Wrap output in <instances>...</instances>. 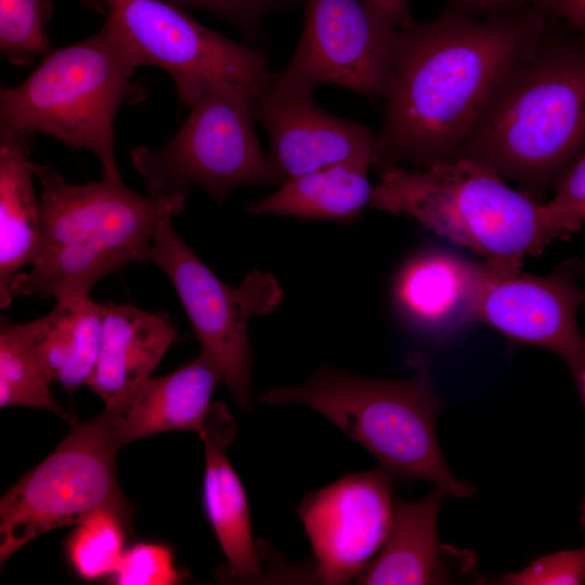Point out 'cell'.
I'll use <instances>...</instances> for the list:
<instances>
[{
  "label": "cell",
  "mask_w": 585,
  "mask_h": 585,
  "mask_svg": "<svg viewBox=\"0 0 585 585\" xmlns=\"http://www.w3.org/2000/svg\"><path fill=\"white\" fill-rule=\"evenodd\" d=\"M535 5L498 16L446 9L400 29L384 119L374 138L379 167L427 168L455 159L509 69L548 26Z\"/></svg>",
  "instance_id": "obj_1"
},
{
  "label": "cell",
  "mask_w": 585,
  "mask_h": 585,
  "mask_svg": "<svg viewBox=\"0 0 585 585\" xmlns=\"http://www.w3.org/2000/svg\"><path fill=\"white\" fill-rule=\"evenodd\" d=\"M585 152V31L550 23L506 74L456 158L480 164L545 203Z\"/></svg>",
  "instance_id": "obj_2"
},
{
  "label": "cell",
  "mask_w": 585,
  "mask_h": 585,
  "mask_svg": "<svg viewBox=\"0 0 585 585\" xmlns=\"http://www.w3.org/2000/svg\"><path fill=\"white\" fill-rule=\"evenodd\" d=\"M34 172L41 185L39 252L30 271L13 278L1 309L30 295L56 302L89 297L103 277L150 260L159 223L186 202L144 196L108 178L73 184L49 165L35 162Z\"/></svg>",
  "instance_id": "obj_3"
},
{
  "label": "cell",
  "mask_w": 585,
  "mask_h": 585,
  "mask_svg": "<svg viewBox=\"0 0 585 585\" xmlns=\"http://www.w3.org/2000/svg\"><path fill=\"white\" fill-rule=\"evenodd\" d=\"M369 208L405 214L434 233L468 248L502 275L521 272L581 224L548 202L540 203L508 186L493 170L456 158L427 168H381Z\"/></svg>",
  "instance_id": "obj_4"
},
{
  "label": "cell",
  "mask_w": 585,
  "mask_h": 585,
  "mask_svg": "<svg viewBox=\"0 0 585 585\" xmlns=\"http://www.w3.org/2000/svg\"><path fill=\"white\" fill-rule=\"evenodd\" d=\"M407 379L366 378L322 365L306 382L275 387L268 405L302 404L363 445L392 478L426 480L445 495L465 498L473 484L455 477L443 457L437 419L445 402L437 391L429 359L414 356Z\"/></svg>",
  "instance_id": "obj_5"
},
{
  "label": "cell",
  "mask_w": 585,
  "mask_h": 585,
  "mask_svg": "<svg viewBox=\"0 0 585 585\" xmlns=\"http://www.w3.org/2000/svg\"><path fill=\"white\" fill-rule=\"evenodd\" d=\"M142 63L117 23L49 52L20 84L0 91V129H24L92 152L103 178L122 180L114 155V119L133 93Z\"/></svg>",
  "instance_id": "obj_6"
},
{
  "label": "cell",
  "mask_w": 585,
  "mask_h": 585,
  "mask_svg": "<svg viewBox=\"0 0 585 585\" xmlns=\"http://www.w3.org/2000/svg\"><path fill=\"white\" fill-rule=\"evenodd\" d=\"M255 96L240 84H214L160 150L134 147L131 161L147 193L187 198L195 183L221 205L242 185H282L255 131Z\"/></svg>",
  "instance_id": "obj_7"
},
{
  "label": "cell",
  "mask_w": 585,
  "mask_h": 585,
  "mask_svg": "<svg viewBox=\"0 0 585 585\" xmlns=\"http://www.w3.org/2000/svg\"><path fill=\"white\" fill-rule=\"evenodd\" d=\"M121 446L114 408L74 424L56 448L2 495L1 562L39 535L78 524L96 510L129 519L115 465Z\"/></svg>",
  "instance_id": "obj_8"
},
{
  "label": "cell",
  "mask_w": 585,
  "mask_h": 585,
  "mask_svg": "<svg viewBox=\"0 0 585 585\" xmlns=\"http://www.w3.org/2000/svg\"><path fill=\"white\" fill-rule=\"evenodd\" d=\"M150 260L172 283L196 338L217 366L236 403L251 407V349L248 322L282 300L274 277L252 271L237 287L223 283L177 233L172 217L155 231Z\"/></svg>",
  "instance_id": "obj_9"
},
{
  "label": "cell",
  "mask_w": 585,
  "mask_h": 585,
  "mask_svg": "<svg viewBox=\"0 0 585 585\" xmlns=\"http://www.w3.org/2000/svg\"><path fill=\"white\" fill-rule=\"evenodd\" d=\"M101 2L142 66H155L170 75L185 107L214 84H240L258 95L275 77L263 51L232 41L165 0Z\"/></svg>",
  "instance_id": "obj_10"
},
{
  "label": "cell",
  "mask_w": 585,
  "mask_h": 585,
  "mask_svg": "<svg viewBox=\"0 0 585 585\" xmlns=\"http://www.w3.org/2000/svg\"><path fill=\"white\" fill-rule=\"evenodd\" d=\"M298 44L281 78L386 98L399 28L363 0H304Z\"/></svg>",
  "instance_id": "obj_11"
},
{
  "label": "cell",
  "mask_w": 585,
  "mask_h": 585,
  "mask_svg": "<svg viewBox=\"0 0 585 585\" xmlns=\"http://www.w3.org/2000/svg\"><path fill=\"white\" fill-rule=\"evenodd\" d=\"M392 485V477L377 467L344 474L301 500L297 512L317 581L348 584L377 555L391 528Z\"/></svg>",
  "instance_id": "obj_12"
},
{
  "label": "cell",
  "mask_w": 585,
  "mask_h": 585,
  "mask_svg": "<svg viewBox=\"0 0 585 585\" xmlns=\"http://www.w3.org/2000/svg\"><path fill=\"white\" fill-rule=\"evenodd\" d=\"M494 271V270H493ZM580 259H570L547 275L493 272L479 303L477 322L514 344L536 346L559 355L575 382L585 368V337L576 314L585 303Z\"/></svg>",
  "instance_id": "obj_13"
},
{
  "label": "cell",
  "mask_w": 585,
  "mask_h": 585,
  "mask_svg": "<svg viewBox=\"0 0 585 585\" xmlns=\"http://www.w3.org/2000/svg\"><path fill=\"white\" fill-rule=\"evenodd\" d=\"M312 90L311 84L275 74L271 86L251 102L256 121L269 134L268 157L282 184L346 161L379 166L375 133L364 125L321 108Z\"/></svg>",
  "instance_id": "obj_14"
},
{
  "label": "cell",
  "mask_w": 585,
  "mask_h": 585,
  "mask_svg": "<svg viewBox=\"0 0 585 585\" xmlns=\"http://www.w3.org/2000/svg\"><path fill=\"white\" fill-rule=\"evenodd\" d=\"M493 269L445 250H418L399 270L392 297L400 316L416 333L439 341L477 322Z\"/></svg>",
  "instance_id": "obj_15"
},
{
  "label": "cell",
  "mask_w": 585,
  "mask_h": 585,
  "mask_svg": "<svg viewBox=\"0 0 585 585\" xmlns=\"http://www.w3.org/2000/svg\"><path fill=\"white\" fill-rule=\"evenodd\" d=\"M444 496V492L434 486L419 499H394L386 542L354 583L425 585L457 583L466 577L474 580L478 574L476 555L445 545L438 537V516Z\"/></svg>",
  "instance_id": "obj_16"
},
{
  "label": "cell",
  "mask_w": 585,
  "mask_h": 585,
  "mask_svg": "<svg viewBox=\"0 0 585 585\" xmlns=\"http://www.w3.org/2000/svg\"><path fill=\"white\" fill-rule=\"evenodd\" d=\"M102 341L90 387L117 411L150 380L169 347L178 340L170 317L132 304L101 303Z\"/></svg>",
  "instance_id": "obj_17"
},
{
  "label": "cell",
  "mask_w": 585,
  "mask_h": 585,
  "mask_svg": "<svg viewBox=\"0 0 585 585\" xmlns=\"http://www.w3.org/2000/svg\"><path fill=\"white\" fill-rule=\"evenodd\" d=\"M237 424L223 402L211 404L199 437L205 448L204 507L235 580H255L261 573L260 555L251 535L249 507L239 477L226 450Z\"/></svg>",
  "instance_id": "obj_18"
},
{
  "label": "cell",
  "mask_w": 585,
  "mask_h": 585,
  "mask_svg": "<svg viewBox=\"0 0 585 585\" xmlns=\"http://www.w3.org/2000/svg\"><path fill=\"white\" fill-rule=\"evenodd\" d=\"M220 381L219 369L203 352L168 375L150 378L126 407L116 410L121 445L167 431L199 434Z\"/></svg>",
  "instance_id": "obj_19"
},
{
  "label": "cell",
  "mask_w": 585,
  "mask_h": 585,
  "mask_svg": "<svg viewBox=\"0 0 585 585\" xmlns=\"http://www.w3.org/2000/svg\"><path fill=\"white\" fill-rule=\"evenodd\" d=\"M35 132L0 129V299L40 246L39 198L32 177Z\"/></svg>",
  "instance_id": "obj_20"
},
{
  "label": "cell",
  "mask_w": 585,
  "mask_h": 585,
  "mask_svg": "<svg viewBox=\"0 0 585 585\" xmlns=\"http://www.w3.org/2000/svg\"><path fill=\"white\" fill-rule=\"evenodd\" d=\"M372 166L346 161L287 180L272 194L250 204L247 211L352 223L370 206Z\"/></svg>",
  "instance_id": "obj_21"
},
{
  "label": "cell",
  "mask_w": 585,
  "mask_h": 585,
  "mask_svg": "<svg viewBox=\"0 0 585 585\" xmlns=\"http://www.w3.org/2000/svg\"><path fill=\"white\" fill-rule=\"evenodd\" d=\"M27 326L53 382L68 394L89 385L101 350V303L90 297L60 301L46 316Z\"/></svg>",
  "instance_id": "obj_22"
},
{
  "label": "cell",
  "mask_w": 585,
  "mask_h": 585,
  "mask_svg": "<svg viewBox=\"0 0 585 585\" xmlns=\"http://www.w3.org/2000/svg\"><path fill=\"white\" fill-rule=\"evenodd\" d=\"M52 377L31 340L27 323L0 320V407L42 408L72 421L53 400Z\"/></svg>",
  "instance_id": "obj_23"
},
{
  "label": "cell",
  "mask_w": 585,
  "mask_h": 585,
  "mask_svg": "<svg viewBox=\"0 0 585 585\" xmlns=\"http://www.w3.org/2000/svg\"><path fill=\"white\" fill-rule=\"evenodd\" d=\"M127 521L114 510L100 509L77 524L68 540L67 554L81 577L96 580L114 574L125 552Z\"/></svg>",
  "instance_id": "obj_24"
},
{
  "label": "cell",
  "mask_w": 585,
  "mask_h": 585,
  "mask_svg": "<svg viewBox=\"0 0 585 585\" xmlns=\"http://www.w3.org/2000/svg\"><path fill=\"white\" fill-rule=\"evenodd\" d=\"M55 0H0V53L17 67H28L49 51V22Z\"/></svg>",
  "instance_id": "obj_25"
},
{
  "label": "cell",
  "mask_w": 585,
  "mask_h": 585,
  "mask_svg": "<svg viewBox=\"0 0 585 585\" xmlns=\"http://www.w3.org/2000/svg\"><path fill=\"white\" fill-rule=\"evenodd\" d=\"M113 575L118 585H172L180 581L170 549L147 543L125 551Z\"/></svg>",
  "instance_id": "obj_26"
},
{
  "label": "cell",
  "mask_w": 585,
  "mask_h": 585,
  "mask_svg": "<svg viewBox=\"0 0 585 585\" xmlns=\"http://www.w3.org/2000/svg\"><path fill=\"white\" fill-rule=\"evenodd\" d=\"M502 585L585 584V546L537 558L524 569L496 578Z\"/></svg>",
  "instance_id": "obj_27"
},
{
  "label": "cell",
  "mask_w": 585,
  "mask_h": 585,
  "mask_svg": "<svg viewBox=\"0 0 585 585\" xmlns=\"http://www.w3.org/2000/svg\"><path fill=\"white\" fill-rule=\"evenodd\" d=\"M178 8L206 10L239 27L248 37H257L263 18L271 12L286 9L295 0H165Z\"/></svg>",
  "instance_id": "obj_28"
},
{
  "label": "cell",
  "mask_w": 585,
  "mask_h": 585,
  "mask_svg": "<svg viewBox=\"0 0 585 585\" xmlns=\"http://www.w3.org/2000/svg\"><path fill=\"white\" fill-rule=\"evenodd\" d=\"M548 203L585 224V152L559 179Z\"/></svg>",
  "instance_id": "obj_29"
},
{
  "label": "cell",
  "mask_w": 585,
  "mask_h": 585,
  "mask_svg": "<svg viewBox=\"0 0 585 585\" xmlns=\"http://www.w3.org/2000/svg\"><path fill=\"white\" fill-rule=\"evenodd\" d=\"M537 8L548 18L563 21L570 28L585 31V0H543Z\"/></svg>",
  "instance_id": "obj_30"
},
{
  "label": "cell",
  "mask_w": 585,
  "mask_h": 585,
  "mask_svg": "<svg viewBox=\"0 0 585 585\" xmlns=\"http://www.w3.org/2000/svg\"><path fill=\"white\" fill-rule=\"evenodd\" d=\"M451 8L477 16H498L524 6L523 0H451Z\"/></svg>",
  "instance_id": "obj_31"
},
{
  "label": "cell",
  "mask_w": 585,
  "mask_h": 585,
  "mask_svg": "<svg viewBox=\"0 0 585 585\" xmlns=\"http://www.w3.org/2000/svg\"><path fill=\"white\" fill-rule=\"evenodd\" d=\"M377 10L399 29L413 27L417 22L413 18L407 0H363Z\"/></svg>",
  "instance_id": "obj_32"
},
{
  "label": "cell",
  "mask_w": 585,
  "mask_h": 585,
  "mask_svg": "<svg viewBox=\"0 0 585 585\" xmlns=\"http://www.w3.org/2000/svg\"><path fill=\"white\" fill-rule=\"evenodd\" d=\"M576 385L578 386V388L581 390V394H582L583 401L585 403V368L582 372L578 380L576 381Z\"/></svg>",
  "instance_id": "obj_33"
},
{
  "label": "cell",
  "mask_w": 585,
  "mask_h": 585,
  "mask_svg": "<svg viewBox=\"0 0 585 585\" xmlns=\"http://www.w3.org/2000/svg\"><path fill=\"white\" fill-rule=\"evenodd\" d=\"M580 524L582 529H585V498L581 507Z\"/></svg>",
  "instance_id": "obj_34"
},
{
  "label": "cell",
  "mask_w": 585,
  "mask_h": 585,
  "mask_svg": "<svg viewBox=\"0 0 585 585\" xmlns=\"http://www.w3.org/2000/svg\"><path fill=\"white\" fill-rule=\"evenodd\" d=\"M543 0H523L524 4L535 6H537Z\"/></svg>",
  "instance_id": "obj_35"
}]
</instances>
